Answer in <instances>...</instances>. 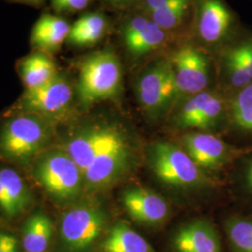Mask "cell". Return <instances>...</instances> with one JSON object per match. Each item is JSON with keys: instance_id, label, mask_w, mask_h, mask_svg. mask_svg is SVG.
Segmentation results:
<instances>
[{"instance_id": "obj_10", "label": "cell", "mask_w": 252, "mask_h": 252, "mask_svg": "<svg viewBox=\"0 0 252 252\" xmlns=\"http://www.w3.org/2000/svg\"><path fill=\"white\" fill-rule=\"evenodd\" d=\"M122 39L127 54L139 58L166 45L168 34L146 14L127 19L122 27Z\"/></svg>"}, {"instance_id": "obj_14", "label": "cell", "mask_w": 252, "mask_h": 252, "mask_svg": "<svg viewBox=\"0 0 252 252\" xmlns=\"http://www.w3.org/2000/svg\"><path fill=\"white\" fill-rule=\"evenodd\" d=\"M123 203L134 220L149 224L161 222L169 211L167 203L160 195L141 188L127 189Z\"/></svg>"}, {"instance_id": "obj_31", "label": "cell", "mask_w": 252, "mask_h": 252, "mask_svg": "<svg viewBox=\"0 0 252 252\" xmlns=\"http://www.w3.org/2000/svg\"><path fill=\"white\" fill-rule=\"evenodd\" d=\"M13 3H19V4H25V5H29L33 7H38L41 6L45 0H8Z\"/></svg>"}, {"instance_id": "obj_5", "label": "cell", "mask_w": 252, "mask_h": 252, "mask_svg": "<svg viewBox=\"0 0 252 252\" xmlns=\"http://www.w3.org/2000/svg\"><path fill=\"white\" fill-rule=\"evenodd\" d=\"M73 87L71 82L63 73L45 85L26 90L15 105L18 113H33L54 120L65 114L71 107Z\"/></svg>"}, {"instance_id": "obj_1", "label": "cell", "mask_w": 252, "mask_h": 252, "mask_svg": "<svg viewBox=\"0 0 252 252\" xmlns=\"http://www.w3.org/2000/svg\"><path fill=\"white\" fill-rule=\"evenodd\" d=\"M122 65L116 53L105 48L86 55L79 65L77 95L82 107L114 98L121 89Z\"/></svg>"}, {"instance_id": "obj_16", "label": "cell", "mask_w": 252, "mask_h": 252, "mask_svg": "<svg viewBox=\"0 0 252 252\" xmlns=\"http://www.w3.org/2000/svg\"><path fill=\"white\" fill-rule=\"evenodd\" d=\"M174 245L178 252H221L216 231L205 221H194L180 228Z\"/></svg>"}, {"instance_id": "obj_32", "label": "cell", "mask_w": 252, "mask_h": 252, "mask_svg": "<svg viewBox=\"0 0 252 252\" xmlns=\"http://www.w3.org/2000/svg\"><path fill=\"white\" fill-rule=\"evenodd\" d=\"M106 3L110 4L112 6H116V7H122V6H126V5H129L132 4L135 1H139V0H103Z\"/></svg>"}, {"instance_id": "obj_18", "label": "cell", "mask_w": 252, "mask_h": 252, "mask_svg": "<svg viewBox=\"0 0 252 252\" xmlns=\"http://www.w3.org/2000/svg\"><path fill=\"white\" fill-rule=\"evenodd\" d=\"M30 204L27 185L18 173L10 168L0 171V207L9 217L17 216Z\"/></svg>"}, {"instance_id": "obj_8", "label": "cell", "mask_w": 252, "mask_h": 252, "mask_svg": "<svg viewBox=\"0 0 252 252\" xmlns=\"http://www.w3.org/2000/svg\"><path fill=\"white\" fill-rule=\"evenodd\" d=\"M125 140L117 128L97 125L87 127L67 142L65 152L81 168L82 175L94 160L109 148Z\"/></svg>"}, {"instance_id": "obj_12", "label": "cell", "mask_w": 252, "mask_h": 252, "mask_svg": "<svg viewBox=\"0 0 252 252\" xmlns=\"http://www.w3.org/2000/svg\"><path fill=\"white\" fill-rule=\"evenodd\" d=\"M128 155L126 140L100 154L83 172V180L87 187L99 189L111 183L125 169L128 162Z\"/></svg>"}, {"instance_id": "obj_30", "label": "cell", "mask_w": 252, "mask_h": 252, "mask_svg": "<svg viewBox=\"0 0 252 252\" xmlns=\"http://www.w3.org/2000/svg\"><path fill=\"white\" fill-rule=\"evenodd\" d=\"M0 252H19L17 239L6 233H0Z\"/></svg>"}, {"instance_id": "obj_3", "label": "cell", "mask_w": 252, "mask_h": 252, "mask_svg": "<svg viewBox=\"0 0 252 252\" xmlns=\"http://www.w3.org/2000/svg\"><path fill=\"white\" fill-rule=\"evenodd\" d=\"M37 182L57 202L76 198L81 191L83 175L68 153L52 151L43 153L34 166Z\"/></svg>"}, {"instance_id": "obj_15", "label": "cell", "mask_w": 252, "mask_h": 252, "mask_svg": "<svg viewBox=\"0 0 252 252\" xmlns=\"http://www.w3.org/2000/svg\"><path fill=\"white\" fill-rule=\"evenodd\" d=\"M16 69L26 90L45 85L59 73L54 55L36 50L20 58Z\"/></svg>"}, {"instance_id": "obj_4", "label": "cell", "mask_w": 252, "mask_h": 252, "mask_svg": "<svg viewBox=\"0 0 252 252\" xmlns=\"http://www.w3.org/2000/svg\"><path fill=\"white\" fill-rule=\"evenodd\" d=\"M99 207L84 205L67 211L60 223V242L64 252H87L99 238L106 224Z\"/></svg>"}, {"instance_id": "obj_2", "label": "cell", "mask_w": 252, "mask_h": 252, "mask_svg": "<svg viewBox=\"0 0 252 252\" xmlns=\"http://www.w3.org/2000/svg\"><path fill=\"white\" fill-rule=\"evenodd\" d=\"M49 118L33 113H17L3 126L0 148L8 157L27 161L40 153L53 134Z\"/></svg>"}, {"instance_id": "obj_22", "label": "cell", "mask_w": 252, "mask_h": 252, "mask_svg": "<svg viewBox=\"0 0 252 252\" xmlns=\"http://www.w3.org/2000/svg\"><path fill=\"white\" fill-rule=\"evenodd\" d=\"M232 113L237 126L252 131V82L241 89L234 97Z\"/></svg>"}, {"instance_id": "obj_9", "label": "cell", "mask_w": 252, "mask_h": 252, "mask_svg": "<svg viewBox=\"0 0 252 252\" xmlns=\"http://www.w3.org/2000/svg\"><path fill=\"white\" fill-rule=\"evenodd\" d=\"M176 81L177 95H194L204 92L208 82V62L198 49L185 46L170 58Z\"/></svg>"}, {"instance_id": "obj_23", "label": "cell", "mask_w": 252, "mask_h": 252, "mask_svg": "<svg viewBox=\"0 0 252 252\" xmlns=\"http://www.w3.org/2000/svg\"><path fill=\"white\" fill-rule=\"evenodd\" d=\"M189 1L172 5L167 8L159 9L146 14L153 20L155 24L165 31L175 29L180 26L186 16L189 9Z\"/></svg>"}, {"instance_id": "obj_20", "label": "cell", "mask_w": 252, "mask_h": 252, "mask_svg": "<svg viewBox=\"0 0 252 252\" xmlns=\"http://www.w3.org/2000/svg\"><path fill=\"white\" fill-rule=\"evenodd\" d=\"M53 236V222L43 213L30 217L23 230V247L27 252H45Z\"/></svg>"}, {"instance_id": "obj_19", "label": "cell", "mask_w": 252, "mask_h": 252, "mask_svg": "<svg viewBox=\"0 0 252 252\" xmlns=\"http://www.w3.org/2000/svg\"><path fill=\"white\" fill-rule=\"evenodd\" d=\"M108 29V19L103 13H85L70 27L66 43L74 48L92 47L104 38Z\"/></svg>"}, {"instance_id": "obj_29", "label": "cell", "mask_w": 252, "mask_h": 252, "mask_svg": "<svg viewBox=\"0 0 252 252\" xmlns=\"http://www.w3.org/2000/svg\"><path fill=\"white\" fill-rule=\"evenodd\" d=\"M190 0H139L136 7L141 13L148 14L159 9L167 8L172 5L188 2Z\"/></svg>"}, {"instance_id": "obj_26", "label": "cell", "mask_w": 252, "mask_h": 252, "mask_svg": "<svg viewBox=\"0 0 252 252\" xmlns=\"http://www.w3.org/2000/svg\"><path fill=\"white\" fill-rule=\"evenodd\" d=\"M226 57L239 63L252 79V37L230 49Z\"/></svg>"}, {"instance_id": "obj_13", "label": "cell", "mask_w": 252, "mask_h": 252, "mask_svg": "<svg viewBox=\"0 0 252 252\" xmlns=\"http://www.w3.org/2000/svg\"><path fill=\"white\" fill-rule=\"evenodd\" d=\"M71 26L60 15L45 12L36 20L30 34L33 50L54 55L66 43Z\"/></svg>"}, {"instance_id": "obj_6", "label": "cell", "mask_w": 252, "mask_h": 252, "mask_svg": "<svg viewBox=\"0 0 252 252\" xmlns=\"http://www.w3.org/2000/svg\"><path fill=\"white\" fill-rule=\"evenodd\" d=\"M150 162L155 175L163 182L177 186L198 183L201 172L189 154L167 142H157L150 150Z\"/></svg>"}, {"instance_id": "obj_17", "label": "cell", "mask_w": 252, "mask_h": 252, "mask_svg": "<svg viewBox=\"0 0 252 252\" xmlns=\"http://www.w3.org/2000/svg\"><path fill=\"white\" fill-rule=\"evenodd\" d=\"M183 144L186 153L201 167H213L220 164L227 152L223 141L214 135L203 133L185 135Z\"/></svg>"}, {"instance_id": "obj_11", "label": "cell", "mask_w": 252, "mask_h": 252, "mask_svg": "<svg viewBox=\"0 0 252 252\" xmlns=\"http://www.w3.org/2000/svg\"><path fill=\"white\" fill-rule=\"evenodd\" d=\"M234 23L233 13L222 0H199L197 32L205 43L216 45L223 41Z\"/></svg>"}, {"instance_id": "obj_7", "label": "cell", "mask_w": 252, "mask_h": 252, "mask_svg": "<svg viewBox=\"0 0 252 252\" xmlns=\"http://www.w3.org/2000/svg\"><path fill=\"white\" fill-rule=\"evenodd\" d=\"M137 97L150 114H158L177 96L175 74L170 59L153 63L137 82Z\"/></svg>"}, {"instance_id": "obj_27", "label": "cell", "mask_w": 252, "mask_h": 252, "mask_svg": "<svg viewBox=\"0 0 252 252\" xmlns=\"http://www.w3.org/2000/svg\"><path fill=\"white\" fill-rule=\"evenodd\" d=\"M222 112V102L220 98L213 94L212 97L207 103V107L205 108L203 115L197 124V128L207 129L211 127L217 122V120L221 115Z\"/></svg>"}, {"instance_id": "obj_33", "label": "cell", "mask_w": 252, "mask_h": 252, "mask_svg": "<svg viewBox=\"0 0 252 252\" xmlns=\"http://www.w3.org/2000/svg\"><path fill=\"white\" fill-rule=\"evenodd\" d=\"M246 180L250 186V188L252 189V162L249 164L247 171H246Z\"/></svg>"}, {"instance_id": "obj_21", "label": "cell", "mask_w": 252, "mask_h": 252, "mask_svg": "<svg viewBox=\"0 0 252 252\" xmlns=\"http://www.w3.org/2000/svg\"><path fill=\"white\" fill-rule=\"evenodd\" d=\"M104 252H152L151 246L125 223L114 226L103 243Z\"/></svg>"}, {"instance_id": "obj_28", "label": "cell", "mask_w": 252, "mask_h": 252, "mask_svg": "<svg viewBox=\"0 0 252 252\" xmlns=\"http://www.w3.org/2000/svg\"><path fill=\"white\" fill-rule=\"evenodd\" d=\"M90 0H51L52 8L58 14L75 13L86 9Z\"/></svg>"}, {"instance_id": "obj_25", "label": "cell", "mask_w": 252, "mask_h": 252, "mask_svg": "<svg viewBox=\"0 0 252 252\" xmlns=\"http://www.w3.org/2000/svg\"><path fill=\"white\" fill-rule=\"evenodd\" d=\"M227 232L237 252H252V221L234 220L229 222Z\"/></svg>"}, {"instance_id": "obj_24", "label": "cell", "mask_w": 252, "mask_h": 252, "mask_svg": "<svg viewBox=\"0 0 252 252\" xmlns=\"http://www.w3.org/2000/svg\"><path fill=\"white\" fill-rule=\"evenodd\" d=\"M212 95L213 94L211 93L201 92L186 101L180 110L179 117L180 124L187 127H196Z\"/></svg>"}]
</instances>
